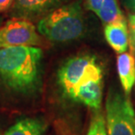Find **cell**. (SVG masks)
I'll use <instances>...</instances> for the list:
<instances>
[{"label":"cell","instance_id":"6da1fadb","mask_svg":"<svg viewBox=\"0 0 135 135\" xmlns=\"http://www.w3.org/2000/svg\"><path fill=\"white\" fill-rule=\"evenodd\" d=\"M42 56L38 47L0 48V81L14 92L34 93L40 84Z\"/></svg>","mask_w":135,"mask_h":135},{"label":"cell","instance_id":"7a4b0ae2","mask_svg":"<svg viewBox=\"0 0 135 135\" xmlns=\"http://www.w3.org/2000/svg\"><path fill=\"white\" fill-rule=\"evenodd\" d=\"M85 29L81 1L63 5L44 16L37 25V31L51 42L65 43L79 39Z\"/></svg>","mask_w":135,"mask_h":135},{"label":"cell","instance_id":"3957f363","mask_svg":"<svg viewBox=\"0 0 135 135\" xmlns=\"http://www.w3.org/2000/svg\"><path fill=\"white\" fill-rule=\"evenodd\" d=\"M104 118L107 135H135V112L125 94L109 91Z\"/></svg>","mask_w":135,"mask_h":135},{"label":"cell","instance_id":"277c9868","mask_svg":"<svg viewBox=\"0 0 135 135\" xmlns=\"http://www.w3.org/2000/svg\"><path fill=\"white\" fill-rule=\"evenodd\" d=\"M103 75L100 65L91 55H77L69 58L58 71V83L66 96L72 98L78 86L84 81Z\"/></svg>","mask_w":135,"mask_h":135},{"label":"cell","instance_id":"5b68a950","mask_svg":"<svg viewBox=\"0 0 135 135\" xmlns=\"http://www.w3.org/2000/svg\"><path fill=\"white\" fill-rule=\"evenodd\" d=\"M41 43L37 27L25 18H12L0 26V48L37 47Z\"/></svg>","mask_w":135,"mask_h":135},{"label":"cell","instance_id":"8992f818","mask_svg":"<svg viewBox=\"0 0 135 135\" xmlns=\"http://www.w3.org/2000/svg\"><path fill=\"white\" fill-rule=\"evenodd\" d=\"M71 99L94 110H100L103 99V75L91 77L81 83L75 89Z\"/></svg>","mask_w":135,"mask_h":135},{"label":"cell","instance_id":"52a82bcc","mask_svg":"<svg viewBox=\"0 0 135 135\" xmlns=\"http://www.w3.org/2000/svg\"><path fill=\"white\" fill-rule=\"evenodd\" d=\"M104 36L108 44L118 55L126 52L129 47L127 20L105 25Z\"/></svg>","mask_w":135,"mask_h":135},{"label":"cell","instance_id":"ba28073f","mask_svg":"<svg viewBox=\"0 0 135 135\" xmlns=\"http://www.w3.org/2000/svg\"><path fill=\"white\" fill-rule=\"evenodd\" d=\"M117 69L126 96H129L135 84V59L131 52L118 55Z\"/></svg>","mask_w":135,"mask_h":135},{"label":"cell","instance_id":"9c48e42d","mask_svg":"<svg viewBox=\"0 0 135 135\" xmlns=\"http://www.w3.org/2000/svg\"><path fill=\"white\" fill-rule=\"evenodd\" d=\"M47 125L40 118H26L18 120L4 135H44Z\"/></svg>","mask_w":135,"mask_h":135},{"label":"cell","instance_id":"30bf717a","mask_svg":"<svg viewBox=\"0 0 135 135\" xmlns=\"http://www.w3.org/2000/svg\"><path fill=\"white\" fill-rule=\"evenodd\" d=\"M58 0H14L13 10L24 17L40 14L49 10Z\"/></svg>","mask_w":135,"mask_h":135},{"label":"cell","instance_id":"8fae6325","mask_svg":"<svg viewBox=\"0 0 135 135\" xmlns=\"http://www.w3.org/2000/svg\"><path fill=\"white\" fill-rule=\"evenodd\" d=\"M97 15L105 25L126 20L119 9L117 0H104Z\"/></svg>","mask_w":135,"mask_h":135},{"label":"cell","instance_id":"7c38bea8","mask_svg":"<svg viewBox=\"0 0 135 135\" xmlns=\"http://www.w3.org/2000/svg\"><path fill=\"white\" fill-rule=\"evenodd\" d=\"M86 135H107L105 118L100 110H95V113L91 117Z\"/></svg>","mask_w":135,"mask_h":135},{"label":"cell","instance_id":"4fadbf2b","mask_svg":"<svg viewBox=\"0 0 135 135\" xmlns=\"http://www.w3.org/2000/svg\"><path fill=\"white\" fill-rule=\"evenodd\" d=\"M86 2H87L88 9L92 11L97 14L98 10L100 9L104 0H86Z\"/></svg>","mask_w":135,"mask_h":135},{"label":"cell","instance_id":"5bb4252c","mask_svg":"<svg viewBox=\"0 0 135 135\" xmlns=\"http://www.w3.org/2000/svg\"><path fill=\"white\" fill-rule=\"evenodd\" d=\"M129 35L135 38V14H131L128 18Z\"/></svg>","mask_w":135,"mask_h":135},{"label":"cell","instance_id":"9a60e30c","mask_svg":"<svg viewBox=\"0 0 135 135\" xmlns=\"http://www.w3.org/2000/svg\"><path fill=\"white\" fill-rule=\"evenodd\" d=\"M14 0H0V13L7 11L12 6Z\"/></svg>","mask_w":135,"mask_h":135},{"label":"cell","instance_id":"2e32d148","mask_svg":"<svg viewBox=\"0 0 135 135\" xmlns=\"http://www.w3.org/2000/svg\"><path fill=\"white\" fill-rule=\"evenodd\" d=\"M129 47H130V52L135 59V38L130 35H129Z\"/></svg>","mask_w":135,"mask_h":135},{"label":"cell","instance_id":"e0dca14e","mask_svg":"<svg viewBox=\"0 0 135 135\" xmlns=\"http://www.w3.org/2000/svg\"><path fill=\"white\" fill-rule=\"evenodd\" d=\"M126 3L128 7L134 12L133 14H135V0H126Z\"/></svg>","mask_w":135,"mask_h":135},{"label":"cell","instance_id":"ac0fdd59","mask_svg":"<svg viewBox=\"0 0 135 135\" xmlns=\"http://www.w3.org/2000/svg\"><path fill=\"white\" fill-rule=\"evenodd\" d=\"M0 25H1V18H0Z\"/></svg>","mask_w":135,"mask_h":135}]
</instances>
